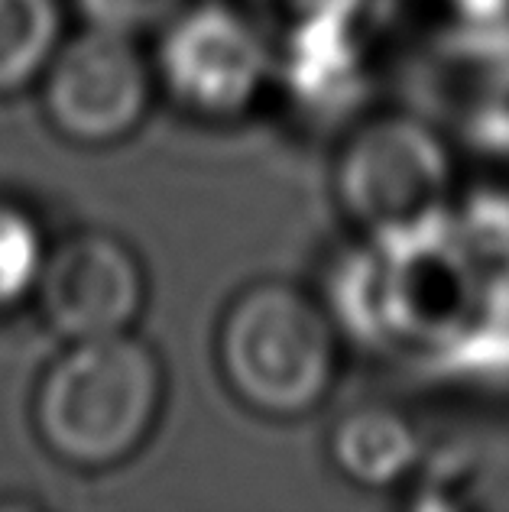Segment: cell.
<instances>
[{
  "label": "cell",
  "mask_w": 509,
  "mask_h": 512,
  "mask_svg": "<svg viewBox=\"0 0 509 512\" xmlns=\"http://www.w3.org/2000/svg\"><path fill=\"white\" fill-rule=\"evenodd\" d=\"M247 4L263 30L273 36V43L351 26L364 10V0H247Z\"/></svg>",
  "instance_id": "12"
},
{
  "label": "cell",
  "mask_w": 509,
  "mask_h": 512,
  "mask_svg": "<svg viewBox=\"0 0 509 512\" xmlns=\"http://www.w3.org/2000/svg\"><path fill=\"white\" fill-rule=\"evenodd\" d=\"M46 256L33 214L17 201L0 198V312L36 295Z\"/></svg>",
  "instance_id": "10"
},
{
  "label": "cell",
  "mask_w": 509,
  "mask_h": 512,
  "mask_svg": "<svg viewBox=\"0 0 509 512\" xmlns=\"http://www.w3.org/2000/svg\"><path fill=\"white\" fill-rule=\"evenodd\" d=\"M163 393V363L137 334L69 341L36 389L33 419L65 464L101 470L143 448Z\"/></svg>",
  "instance_id": "1"
},
{
  "label": "cell",
  "mask_w": 509,
  "mask_h": 512,
  "mask_svg": "<svg viewBox=\"0 0 509 512\" xmlns=\"http://www.w3.org/2000/svg\"><path fill=\"white\" fill-rule=\"evenodd\" d=\"M36 299L49 328L65 341L124 334L146 302L143 266L114 234H75L46 256Z\"/></svg>",
  "instance_id": "6"
},
{
  "label": "cell",
  "mask_w": 509,
  "mask_h": 512,
  "mask_svg": "<svg viewBox=\"0 0 509 512\" xmlns=\"http://www.w3.org/2000/svg\"><path fill=\"white\" fill-rule=\"evenodd\" d=\"M367 65L357 23L276 43V82L312 117H338L364 91Z\"/></svg>",
  "instance_id": "7"
},
{
  "label": "cell",
  "mask_w": 509,
  "mask_h": 512,
  "mask_svg": "<svg viewBox=\"0 0 509 512\" xmlns=\"http://www.w3.org/2000/svg\"><path fill=\"white\" fill-rule=\"evenodd\" d=\"M415 480V506L419 509H461L471 503L480 483V464L458 444H448L438 454L422 457Z\"/></svg>",
  "instance_id": "11"
},
{
  "label": "cell",
  "mask_w": 509,
  "mask_h": 512,
  "mask_svg": "<svg viewBox=\"0 0 509 512\" xmlns=\"http://www.w3.org/2000/svg\"><path fill=\"white\" fill-rule=\"evenodd\" d=\"M156 85L202 120L250 114L276 85V43L263 23L221 0H192L159 30Z\"/></svg>",
  "instance_id": "4"
},
{
  "label": "cell",
  "mask_w": 509,
  "mask_h": 512,
  "mask_svg": "<svg viewBox=\"0 0 509 512\" xmlns=\"http://www.w3.org/2000/svg\"><path fill=\"white\" fill-rule=\"evenodd\" d=\"M59 43V0H0V94L43 78Z\"/></svg>",
  "instance_id": "9"
},
{
  "label": "cell",
  "mask_w": 509,
  "mask_h": 512,
  "mask_svg": "<svg viewBox=\"0 0 509 512\" xmlns=\"http://www.w3.org/2000/svg\"><path fill=\"white\" fill-rule=\"evenodd\" d=\"M334 201L370 244H399L445 224L458 201L454 153L432 117H364L334 156Z\"/></svg>",
  "instance_id": "3"
},
{
  "label": "cell",
  "mask_w": 509,
  "mask_h": 512,
  "mask_svg": "<svg viewBox=\"0 0 509 512\" xmlns=\"http://www.w3.org/2000/svg\"><path fill=\"white\" fill-rule=\"evenodd\" d=\"M399 10L428 20V39L487 36L509 30V0H393Z\"/></svg>",
  "instance_id": "13"
},
{
  "label": "cell",
  "mask_w": 509,
  "mask_h": 512,
  "mask_svg": "<svg viewBox=\"0 0 509 512\" xmlns=\"http://www.w3.org/2000/svg\"><path fill=\"white\" fill-rule=\"evenodd\" d=\"M75 4L88 26L124 36H146L163 30L192 0H75Z\"/></svg>",
  "instance_id": "14"
},
{
  "label": "cell",
  "mask_w": 509,
  "mask_h": 512,
  "mask_svg": "<svg viewBox=\"0 0 509 512\" xmlns=\"http://www.w3.org/2000/svg\"><path fill=\"white\" fill-rule=\"evenodd\" d=\"M341 331L315 295L260 279L224 308L218 367L227 389L266 419H302L338 380Z\"/></svg>",
  "instance_id": "2"
},
{
  "label": "cell",
  "mask_w": 509,
  "mask_h": 512,
  "mask_svg": "<svg viewBox=\"0 0 509 512\" xmlns=\"http://www.w3.org/2000/svg\"><path fill=\"white\" fill-rule=\"evenodd\" d=\"M156 69L137 46L101 26L62 39L43 72V107L62 137L104 146L130 137L153 104Z\"/></svg>",
  "instance_id": "5"
},
{
  "label": "cell",
  "mask_w": 509,
  "mask_h": 512,
  "mask_svg": "<svg viewBox=\"0 0 509 512\" xmlns=\"http://www.w3.org/2000/svg\"><path fill=\"white\" fill-rule=\"evenodd\" d=\"M331 461L344 480L364 490H390L412 480L425 457L415 422L393 406H357L331 428Z\"/></svg>",
  "instance_id": "8"
}]
</instances>
